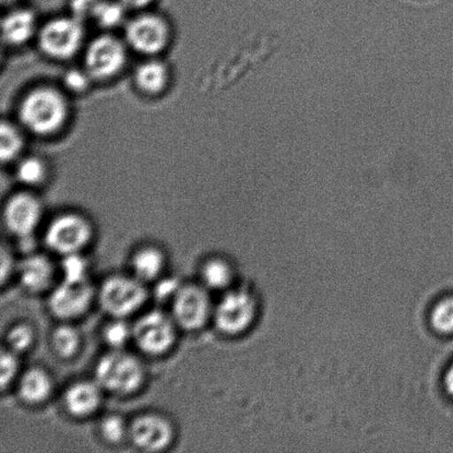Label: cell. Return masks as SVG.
<instances>
[{"mask_svg": "<svg viewBox=\"0 0 453 453\" xmlns=\"http://www.w3.org/2000/svg\"><path fill=\"white\" fill-rule=\"evenodd\" d=\"M69 109L65 97L56 88H35L22 100L20 121L37 135H51L65 126Z\"/></svg>", "mask_w": 453, "mask_h": 453, "instance_id": "obj_1", "label": "cell"}, {"mask_svg": "<svg viewBox=\"0 0 453 453\" xmlns=\"http://www.w3.org/2000/svg\"><path fill=\"white\" fill-rule=\"evenodd\" d=\"M96 380L101 388L108 392L119 395L134 393L143 383V365L133 355L115 349L97 362Z\"/></svg>", "mask_w": 453, "mask_h": 453, "instance_id": "obj_2", "label": "cell"}, {"mask_svg": "<svg viewBox=\"0 0 453 453\" xmlns=\"http://www.w3.org/2000/svg\"><path fill=\"white\" fill-rule=\"evenodd\" d=\"M148 292L143 281L135 278L115 275L105 280L100 288L99 300L106 313L115 319L128 317L144 304Z\"/></svg>", "mask_w": 453, "mask_h": 453, "instance_id": "obj_3", "label": "cell"}, {"mask_svg": "<svg viewBox=\"0 0 453 453\" xmlns=\"http://www.w3.org/2000/svg\"><path fill=\"white\" fill-rule=\"evenodd\" d=\"M83 37V27L78 18H56L39 31V47L53 59H69L81 47Z\"/></svg>", "mask_w": 453, "mask_h": 453, "instance_id": "obj_4", "label": "cell"}, {"mask_svg": "<svg viewBox=\"0 0 453 453\" xmlns=\"http://www.w3.org/2000/svg\"><path fill=\"white\" fill-rule=\"evenodd\" d=\"M176 323L161 311L142 315L133 326V339L146 354L159 355L172 348L176 340Z\"/></svg>", "mask_w": 453, "mask_h": 453, "instance_id": "obj_5", "label": "cell"}, {"mask_svg": "<svg viewBox=\"0 0 453 453\" xmlns=\"http://www.w3.org/2000/svg\"><path fill=\"white\" fill-rule=\"evenodd\" d=\"M91 237L92 226L84 217L64 214L56 217L48 226L44 242L51 250L65 256L81 250Z\"/></svg>", "mask_w": 453, "mask_h": 453, "instance_id": "obj_6", "label": "cell"}, {"mask_svg": "<svg viewBox=\"0 0 453 453\" xmlns=\"http://www.w3.org/2000/svg\"><path fill=\"white\" fill-rule=\"evenodd\" d=\"M127 50L121 40L104 35L93 40L88 47L84 64L92 79L108 80L124 68Z\"/></svg>", "mask_w": 453, "mask_h": 453, "instance_id": "obj_7", "label": "cell"}, {"mask_svg": "<svg viewBox=\"0 0 453 453\" xmlns=\"http://www.w3.org/2000/svg\"><path fill=\"white\" fill-rule=\"evenodd\" d=\"M170 27L164 18L144 13L132 19L126 27V38L135 51L143 55H157L170 42Z\"/></svg>", "mask_w": 453, "mask_h": 453, "instance_id": "obj_8", "label": "cell"}, {"mask_svg": "<svg viewBox=\"0 0 453 453\" xmlns=\"http://www.w3.org/2000/svg\"><path fill=\"white\" fill-rule=\"evenodd\" d=\"M211 312L210 296L197 286L180 288L173 300V319L186 330H197L206 323Z\"/></svg>", "mask_w": 453, "mask_h": 453, "instance_id": "obj_9", "label": "cell"}, {"mask_svg": "<svg viewBox=\"0 0 453 453\" xmlns=\"http://www.w3.org/2000/svg\"><path fill=\"white\" fill-rule=\"evenodd\" d=\"M214 317L217 327L225 334H238L250 326L255 303L247 292L231 291L217 304Z\"/></svg>", "mask_w": 453, "mask_h": 453, "instance_id": "obj_10", "label": "cell"}, {"mask_svg": "<svg viewBox=\"0 0 453 453\" xmlns=\"http://www.w3.org/2000/svg\"><path fill=\"white\" fill-rule=\"evenodd\" d=\"M42 214V203L37 197L29 193H18L8 199L4 219L12 234L24 238L33 235Z\"/></svg>", "mask_w": 453, "mask_h": 453, "instance_id": "obj_11", "label": "cell"}, {"mask_svg": "<svg viewBox=\"0 0 453 453\" xmlns=\"http://www.w3.org/2000/svg\"><path fill=\"white\" fill-rule=\"evenodd\" d=\"M93 299L90 283L64 281L49 297V308L55 317L71 319L80 317L88 309Z\"/></svg>", "mask_w": 453, "mask_h": 453, "instance_id": "obj_12", "label": "cell"}, {"mask_svg": "<svg viewBox=\"0 0 453 453\" xmlns=\"http://www.w3.org/2000/svg\"><path fill=\"white\" fill-rule=\"evenodd\" d=\"M128 434L140 449L159 451L170 445L174 437V430L170 421L164 417L149 414L133 421Z\"/></svg>", "mask_w": 453, "mask_h": 453, "instance_id": "obj_13", "label": "cell"}, {"mask_svg": "<svg viewBox=\"0 0 453 453\" xmlns=\"http://www.w3.org/2000/svg\"><path fill=\"white\" fill-rule=\"evenodd\" d=\"M101 386L90 381L71 385L65 395V405L71 415L84 418L99 408L102 401Z\"/></svg>", "mask_w": 453, "mask_h": 453, "instance_id": "obj_14", "label": "cell"}, {"mask_svg": "<svg viewBox=\"0 0 453 453\" xmlns=\"http://www.w3.org/2000/svg\"><path fill=\"white\" fill-rule=\"evenodd\" d=\"M53 273L51 261L42 255H29L18 265V277L30 292H42L50 287Z\"/></svg>", "mask_w": 453, "mask_h": 453, "instance_id": "obj_15", "label": "cell"}, {"mask_svg": "<svg viewBox=\"0 0 453 453\" xmlns=\"http://www.w3.org/2000/svg\"><path fill=\"white\" fill-rule=\"evenodd\" d=\"M35 31V17L29 9H16L4 18V40L12 46H20L29 42Z\"/></svg>", "mask_w": 453, "mask_h": 453, "instance_id": "obj_16", "label": "cell"}, {"mask_svg": "<svg viewBox=\"0 0 453 453\" xmlns=\"http://www.w3.org/2000/svg\"><path fill=\"white\" fill-rule=\"evenodd\" d=\"M134 79L136 87L145 95H158L167 86L168 70L161 61H146L136 69Z\"/></svg>", "mask_w": 453, "mask_h": 453, "instance_id": "obj_17", "label": "cell"}, {"mask_svg": "<svg viewBox=\"0 0 453 453\" xmlns=\"http://www.w3.org/2000/svg\"><path fill=\"white\" fill-rule=\"evenodd\" d=\"M52 381L48 372L42 368H30L19 381V395L25 402L39 403L50 396Z\"/></svg>", "mask_w": 453, "mask_h": 453, "instance_id": "obj_18", "label": "cell"}, {"mask_svg": "<svg viewBox=\"0 0 453 453\" xmlns=\"http://www.w3.org/2000/svg\"><path fill=\"white\" fill-rule=\"evenodd\" d=\"M164 266V256L157 248L140 249L132 257V268L141 281H150L157 278Z\"/></svg>", "mask_w": 453, "mask_h": 453, "instance_id": "obj_19", "label": "cell"}, {"mask_svg": "<svg viewBox=\"0 0 453 453\" xmlns=\"http://www.w3.org/2000/svg\"><path fill=\"white\" fill-rule=\"evenodd\" d=\"M24 148V137L12 123L3 122L0 128V157L3 163L12 162Z\"/></svg>", "mask_w": 453, "mask_h": 453, "instance_id": "obj_20", "label": "cell"}, {"mask_svg": "<svg viewBox=\"0 0 453 453\" xmlns=\"http://www.w3.org/2000/svg\"><path fill=\"white\" fill-rule=\"evenodd\" d=\"M52 345L61 357H73L80 346L78 331L68 324L57 327L52 334Z\"/></svg>", "mask_w": 453, "mask_h": 453, "instance_id": "obj_21", "label": "cell"}, {"mask_svg": "<svg viewBox=\"0 0 453 453\" xmlns=\"http://www.w3.org/2000/svg\"><path fill=\"white\" fill-rule=\"evenodd\" d=\"M17 179L27 186L42 184L47 176L46 164L35 157H27L18 164Z\"/></svg>", "mask_w": 453, "mask_h": 453, "instance_id": "obj_22", "label": "cell"}, {"mask_svg": "<svg viewBox=\"0 0 453 453\" xmlns=\"http://www.w3.org/2000/svg\"><path fill=\"white\" fill-rule=\"evenodd\" d=\"M127 9L119 0V2L102 0L95 13H93V18H95L97 24L104 27V28H114V27L122 24L124 18H126Z\"/></svg>", "mask_w": 453, "mask_h": 453, "instance_id": "obj_23", "label": "cell"}, {"mask_svg": "<svg viewBox=\"0 0 453 453\" xmlns=\"http://www.w3.org/2000/svg\"><path fill=\"white\" fill-rule=\"evenodd\" d=\"M203 279L207 287L219 290L231 281V269L224 260L211 259L203 268Z\"/></svg>", "mask_w": 453, "mask_h": 453, "instance_id": "obj_24", "label": "cell"}, {"mask_svg": "<svg viewBox=\"0 0 453 453\" xmlns=\"http://www.w3.org/2000/svg\"><path fill=\"white\" fill-rule=\"evenodd\" d=\"M104 335L106 343L111 348L119 349L133 337V327L128 326V324L122 319L117 318L105 326Z\"/></svg>", "mask_w": 453, "mask_h": 453, "instance_id": "obj_25", "label": "cell"}, {"mask_svg": "<svg viewBox=\"0 0 453 453\" xmlns=\"http://www.w3.org/2000/svg\"><path fill=\"white\" fill-rule=\"evenodd\" d=\"M62 273L66 282L87 281V262L79 252L65 255L62 261Z\"/></svg>", "mask_w": 453, "mask_h": 453, "instance_id": "obj_26", "label": "cell"}, {"mask_svg": "<svg viewBox=\"0 0 453 453\" xmlns=\"http://www.w3.org/2000/svg\"><path fill=\"white\" fill-rule=\"evenodd\" d=\"M9 349L13 353L25 352L34 342V331L27 324L13 326L6 337Z\"/></svg>", "mask_w": 453, "mask_h": 453, "instance_id": "obj_27", "label": "cell"}, {"mask_svg": "<svg viewBox=\"0 0 453 453\" xmlns=\"http://www.w3.org/2000/svg\"><path fill=\"white\" fill-rule=\"evenodd\" d=\"M432 322L434 327L439 332H453V297L441 302L434 308Z\"/></svg>", "mask_w": 453, "mask_h": 453, "instance_id": "obj_28", "label": "cell"}, {"mask_svg": "<svg viewBox=\"0 0 453 453\" xmlns=\"http://www.w3.org/2000/svg\"><path fill=\"white\" fill-rule=\"evenodd\" d=\"M128 429L127 428L126 423L119 416H109L102 421L101 424V434L106 441L110 443L121 442L126 437Z\"/></svg>", "mask_w": 453, "mask_h": 453, "instance_id": "obj_29", "label": "cell"}, {"mask_svg": "<svg viewBox=\"0 0 453 453\" xmlns=\"http://www.w3.org/2000/svg\"><path fill=\"white\" fill-rule=\"evenodd\" d=\"M91 75L87 70L73 69L65 75V86L70 91L80 93L86 91L90 84Z\"/></svg>", "mask_w": 453, "mask_h": 453, "instance_id": "obj_30", "label": "cell"}, {"mask_svg": "<svg viewBox=\"0 0 453 453\" xmlns=\"http://www.w3.org/2000/svg\"><path fill=\"white\" fill-rule=\"evenodd\" d=\"M18 367H19V363H18L16 353L12 352L11 349L7 352L4 350L2 354V388L4 389L15 379Z\"/></svg>", "mask_w": 453, "mask_h": 453, "instance_id": "obj_31", "label": "cell"}, {"mask_svg": "<svg viewBox=\"0 0 453 453\" xmlns=\"http://www.w3.org/2000/svg\"><path fill=\"white\" fill-rule=\"evenodd\" d=\"M101 2L102 0H73L71 8H73V17L81 21L88 17H93Z\"/></svg>", "mask_w": 453, "mask_h": 453, "instance_id": "obj_32", "label": "cell"}, {"mask_svg": "<svg viewBox=\"0 0 453 453\" xmlns=\"http://www.w3.org/2000/svg\"><path fill=\"white\" fill-rule=\"evenodd\" d=\"M177 286H179V284L172 281V280H167V281L163 282L161 287H158L157 288V296H159V299H163V297H167L171 295H176L177 291L180 290V288H177Z\"/></svg>", "mask_w": 453, "mask_h": 453, "instance_id": "obj_33", "label": "cell"}, {"mask_svg": "<svg viewBox=\"0 0 453 453\" xmlns=\"http://www.w3.org/2000/svg\"><path fill=\"white\" fill-rule=\"evenodd\" d=\"M124 6L132 9H142L148 7L150 4L153 3V0H119Z\"/></svg>", "mask_w": 453, "mask_h": 453, "instance_id": "obj_34", "label": "cell"}, {"mask_svg": "<svg viewBox=\"0 0 453 453\" xmlns=\"http://www.w3.org/2000/svg\"><path fill=\"white\" fill-rule=\"evenodd\" d=\"M2 277L3 281H4V279L7 277V271H11L13 266L12 265V257L11 256H7V252L3 250V259H2Z\"/></svg>", "mask_w": 453, "mask_h": 453, "instance_id": "obj_35", "label": "cell"}, {"mask_svg": "<svg viewBox=\"0 0 453 453\" xmlns=\"http://www.w3.org/2000/svg\"><path fill=\"white\" fill-rule=\"evenodd\" d=\"M446 388L448 393H449L453 397V366L450 368L449 372H448L446 376Z\"/></svg>", "mask_w": 453, "mask_h": 453, "instance_id": "obj_36", "label": "cell"}, {"mask_svg": "<svg viewBox=\"0 0 453 453\" xmlns=\"http://www.w3.org/2000/svg\"><path fill=\"white\" fill-rule=\"evenodd\" d=\"M15 2H17V0H3L4 4H12V3H15Z\"/></svg>", "mask_w": 453, "mask_h": 453, "instance_id": "obj_37", "label": "cell"}]
</instances>
